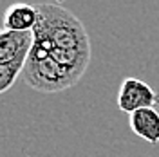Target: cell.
Masks as SVG:
<instances>
[{
    "label": "cell",
    "instance_id": "cell-1",
    "mask_svg": "<svg viewBox=\"0 0 159 157\" xmlns=\"http://www.w3.org/2000/svg\"><path fill=\"white\" fill-rule=\"evenodd\" d=\"M38 24L24 67L31 88L54 94L74 87L90 61V40L81 20L56 2L36 4Z\"/></svg>",
    "mask_w": 159,
    "mask_h": 157
},
{
    "label": "cell",
    "instance_id": "cell-2",
    "mask_svg": "<svg viewBox=\"0 0 159 157\" xmlns=\"http://www.w3.org/2000/svg\"><path fill=\"white\" fill-rule=\"evenodd\" d=\"M159 103V94L150 87L148 83L141 81L138 78L123 79L118 92V108L134 114L141 108H154V105Z\"/></svg>",
    "mask_w": 159,
    "mask_h": 157
},
{
    "label": "cell",
    "instance_id": "cell-3",
    "mask_svg": "<svg viewBox=\"0 0 159 157\" xmlns=\"http://www.w3.org/2000/svg\"><path fill=\"white\" fill-rule=\"evenodd\" d=\"M38 24L36 6L31 4H13L2 16V27L13 33H33Z\"/></svg>",
    "mask_w": 159,
    "mask_h": 157
},
{
    "label": "cell",
    "instance_id": "cell-4",
    "mask_svg": "<svg viewBox=\"0 0 159 157\" xmlns=\"http://www.w3.org/2000/svg\"><path fill=\"white\" fill-rule=\"evenodd\" d=\"M130 130L150 145L159 143V112L156 108H141L129 116Z\"/></svg>",
    "mask_w": 159,
    "mask_h": 157
},
{
    "label": "cell",
    "instance_id": "cell-5",
    "mask_svg": "<svg viewBox=\"0 0 159 157\" xmlns=\"http://www.w3.org/2000/svg\"><path fill=\"white\" fill-rule=\"evenodd\" d=\"M33 33H13L0 29V63L11 61L31 49Z\"/></svg>",
    "mask_w": 159,
    "mask_h": 157
},
{
    "label": "cell",
    "instance_id": "cell-6",
    "mask_svg": "<svg viewBox=\"0 0 159 157\" xmlns=\"http://www.w3.org/2000/svg\"><path fill=\"white\" fill-rule=\"evenodd\" d=\"M29 51L22 52L20 56H16V58L11 60V61L0 63V94H4L6 90H9L15 85L16 78H18L20 74H24V67H25Z\"/></svg>",
    "mask_w": 159,
    "mask_h": 157
}]
</instances>
